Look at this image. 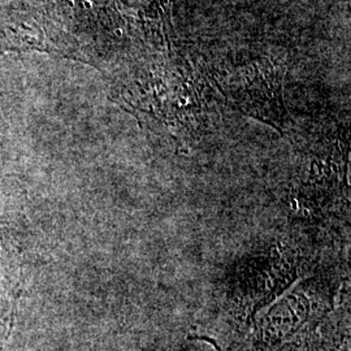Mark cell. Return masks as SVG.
I'll use <instances>...</instances> for the list:
<instances>
[]
</instances>
